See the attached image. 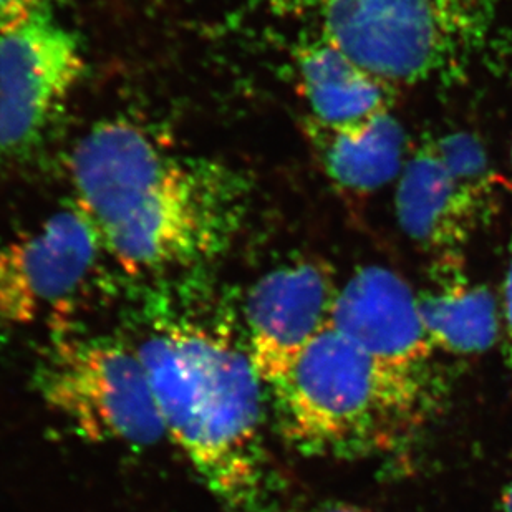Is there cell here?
<instances>
[{
	"instance_id": "cell-1",
	"label": "cell",
	"mask_w": 512,
	"mask_h": 512,
	"mask_svg": "<svg viewBox=\"0 0 512 512\" xmlns=\"http://www.w3.org/2000/svg\"><path fill=\"white\" fill-rule=\"evenodd\" d=\"M70 176L108 257L135 276L223 254L251 196L232 166L181 155L125 120L98 123L78 141Z\"/></svg>"
},
{
	"instance_id": "cell-2",
	"label": "cell",
	"mask_w": 512,
	"mask_h": 512,
	"mask_svg": "<svg viewBox=\"0 0 512 512\" xmlns=\"http://www.w3.org/2000/svg\"><path fill=\"white\" fill-rule=\"evenodd\" d=\"M166 438L231 512H252L264 489L262 380L226 330L173 320L138 348Z\"/></svg>"
},
{
	"instance_id": "cell-3",
	"label": "cell",
	"mask_w": 512,
	"mask_h": 512,
	"mask_svg": "<svg viewBox=\"0 0 512 512\" xmlns=\"http://www.w3.org/2000/svg\"><path fill=\"white\" fill-rule=\"evenodd\" d=\"M269 387L290 445L325 458L397 450L423 423L428 403L426 385L382 367L332 327Z\"/></svg>"
},
{
	"instance_id": "cell-4",
	"label": "cell",
	"mask_w": 512,
	"mask_h": 512,
	"mask_svg": "<svg viewBox=\"0 0 512 512\" xmlns=\"http://www.w3.org/2000/svg\"><path fill=\"white\" fill-rule=\"evenodd\" d=\"M327 40L397 85L453 83L488 49L499 0H292Z\"/></svg>"
},
{
	"instance_id": "cell-5",
	"label": "cell",
	"mask_w": 512,
	"mask_h": 512,
	"mask_svg": "<svg viewBox=\"0 0 512 512\" xmlns=\"http://www.w3.org/2000/svg\"><path fill=\"white\" fill-rule=\"evenodd\" d=\"M35 385L90 443L148 448L166 438L145 362L123 343L60 332L40 358Z\"/></svg>"
},
{
	"instance_id": "cell-6",
	"label": "cell",
	"mask_w": 512,
	"mask_h": 512,
	"mask_svg": "<svg viewBox=\"0 0 512 512\" xmlns=\"http://www.w3.org/2000/svg\"><path fill=\"white\" fill-rule=\"evenodd\" d=\"M83 72L80 39L57 14L0 35V174L39 150Z\"/></svg>"
},
{
	"instance_id": "cell-7",
	"label": "cell",
	"mask_w": 512,
	"mask_h": 512,
	"mask_svg": "<svg viewBox=\"0 0 512 512\" xmlns=\"http://www.w3.org/2000/svg\"><path fill=\"white\" fill-rule=\"evenodd\" d=\"M108 256L77 204L0 244V322L27 327L72 312Z\"/></svg>"
},
{
	"instance_id": "cell-8",
	"label": "cell",
	"mask_w": 512,
	"mask_h": 512,
	"mask_svg": "<svg viewBox=\"0 0 512 512\" xmlns=\"http://www.w3.org/2000/svg\"><path fill=\"white\" fill-rule=\"evenodd\" d=\"M339 287L332 269L314 259L282 264L252 285L244 307L246 350L264 385L329 329Z\"/></svg>"
},
{
	"instance_id": "cell-9",
	"label": "cell",
	"mask_w": 512,
	"mask_h": 512,
	"mask_svg": "<svg viewBox=\"0 0 512 512\" xmlns=\"http://www.w3.org/2000/svg\"><path fill=\"white\" fill-rule=\"evenodd\" d=\"M330 327L382 367L426 385L435 348L418 295L397 272L380 266L353 272L339 287Z\"/></svg>"
},
{
	"instance_id": "cell-10",
	"label": "cell",
	"mask_w": 512,
	"mask_h": 512,
	"mask_svg": "<svg viewBox=\"0 0 512 512\" xmlns=\"http://www.w3.org/2000/svg\"><path fill=\"white\" fill-rule=\"evenodd\" d=\"M397 218L411 241L438 261L459 259L484 206L446 168L435 140L418 146L398 179Z\"/></svg>"
},
{
	"instance_id": "cell-11",
	"label": "cell",
	"mask_w": 512,
	"mask_h": 512,
	"mask_svg": "<svg viewBox=\"0 0 512 512\" xmlns=\"http://www.w3.org/2000/svg\"><path fill=\"white\" fill-rule=\"evenodd\" d=\"M295 67L312 120L322 125H350L392 112L395 87L319 35L295 50Z\"/></svg>"
},
{
	"instance_id": "cell-12",
	"label": "cell",
	"mask_w": 512,
	"mask_h": 512,
	"mask_svg": "<svg viewBox=\"0 0 512 512\" xmlns=\"http://www.w3.org/2000/svg\"><path fill=\"white\" fill-rule=\"evenodd\" d=\"M309 133L325 173L352 193L382 188L405 165V133L392 112L350 125H322L312 120Z\"/></svg>"
},
{
	"instance_id": "cell-13",
	"label": "cell",
	"mask_w": 512,
	"mask_h": 512,
	"mask_svg": "<svg viewBox=\"0 0 512 512\" xmlns=\"http://www.w3.org/2000/svg\"><path fill=\"white\" fill-rule=\"evenodd\" d=\"M418 305L435 350L471 357L498 340V302L484 285L463 276L459 259L436 262L435 284L418 295Z\"/></svg>"
},
{
	"instance_id": "cell-14",
	"label": "cell",
	"mask_w": 512,
	"mask_h": 512,
	"mask_svg": "<svg viewBox=\"0 0 512 512\" xmlns=\"http://www.w3.org/2000/svg\"><path fill=\"white\" fill-rule=\"evenodd\" d=\"M435 143L450 173L488 206L493 173L489 170L483 145L469 133H451L441 136Z\"/></svg>"
},
{
	"instance_id": "cell-15",
	"label": "cell",
	"mask_w": 512,
	"mask_h": 512,
	"mask_svg": "<svg viewBox=\"0 0 512 512\" xmlns=\"http://www.w3.org/2000/svg\"><path fill=\"white\" fill-rule=\"evenodd\" d=\"M63 0H0V35L40 15L57 14Z\"/></svg>"
},
{
	"instance_id": "cell-16",
	"label": "cell",
	"mask_w": 512,
	"mask_h": 512,
	"mask_svg": "<svg viewBox=\"0 0 512 512\" xmlns=\"http://www.w3.org/2000/svg\"><path fill=\"white\" fill-rule=\"evenodd\" d=\"M503 325L508 360L512 367V249L511 256H509L508 272H506V282H504Z\"/></svg>"
},
{
	"instance_id": "cell-17",
	"label": "cell",
	"mask_w": 512,
	"mask_h": 512,
	"mask_svg": "<svg viewBox=\"0 0 512 512\" xmlns=\"http://www.w3.org/2000/svg\"><path fill=\"white\" fill-rule=\"evenodd\" d=\"M309 512H372V511H368V509L360 508V506H355V504L325 503V504H322V506H317V508L310 509Z\"/></svg>"
},
{
	"instance_id": "cell-18",
	"label": "cell",
	"mask_w": 512,
	"mask_h": 512,
	"mask_svg": "<svg viewBox=\"0 0 512 512\" xmlns=\"http://www.w3.org/2000/svg\"><path fill=\"white\" fill-rule=\"evenodd\" d=\"M501 512H512V479L504 489L503 498H501Z\"/></svg>"
}]
</instances>
